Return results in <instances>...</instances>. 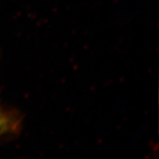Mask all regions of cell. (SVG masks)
Segmentation results:
<instances>
[{
	"mask_svg": "<svg viewBox=\"0 0 159 159\" xmlns=\"http://www.w3.org/2000/svg\"><path fill=\"white\" fill-rule=\"evenodd\" d=\"M10 127V120L4 111L0 110V134H4Z\"/></svg>",
	"mask_w": 159,
	"mask_h": 159,
	"instance_id": "obj_1",
	"label": "cell"
}]
</instances>
